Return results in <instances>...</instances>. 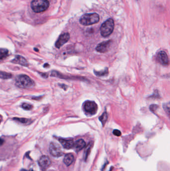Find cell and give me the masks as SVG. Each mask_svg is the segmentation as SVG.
Instances as JSON below:
<instances>
[{"label":"cell","instance_id":"cell-1","mask_svg":"<svg viewBox=\"0 0 170 171\" xmlns=\"http://www.w3.org/2000/svg\"><path fill=\"white\" fill-rule=\"evenodd\" d=\"M16 84L22 89H32L35 86V83L31 78L26 75H20L16 79Z\"/></svg>","mask_w":170,"mask_h":171},{"label":"cell","instance_id":"cell-2","mask_svg":"<svg viewBox=\"0 0 170 171\" xmlns=\"http://www.w3.org/2000/svg\"><path fill=\"white\" fill-rule=\"evenodd\" d=\"M100 20L97 13H89L83 15L80 19V23L83 26H89L98 23Z\"/></svg>","mask_w":170,"mask_h":171},{"label":"cell","instance_id":"cell-3","mask_svg":"<svg viewBox=\"0 0 170 171\" xmlns=\"http://www.w3.org/2000/svg\"><path fill=\"white\" fill-rule=\"evenodd\" d=\"M49 3L47 0H32L31 3L32 10L37 13L44 12L49 8Z\"/></svg>","mask_w":170,"mask_h":171},{"label":"cell","instance_id":"cell-4","mask_svg":"<svg viewBox=\"0 0 170 171\" xmlns=\"http://www.w3.org/2000/svg\"><path fill=\"white\" fill-rule=\"evenodd\" d=\"M114 29V22L112 19H109L101 26L100 33L102 37H107L112 34Z\"/></svg>","mask_w":170,"mask_h":171},{"label":"cell","instance_id":"cell-5","mask_svg":"<svg viewBox=\"0 0 170 171\" xmlns=\"http://www.w3.org/2000/svg\"><path fill=\"white\" fill-rule=\"evenodd\" d=\"M83 108L85 113L90 115H95L98 110V106L95 102L89 101L84 103Z\"/></svg>","mask_w":170,"mask_h":171},{"label":"cell","instance_id":"cell-6","mask_svg":"<svg viewBox=\"0 0 170 171\" xmlns=\"http://www.w3.org/2000/svg\"><path fill=\"white\" fill-rule=\"evenodd\" d=\"M49 150L52 156L55 157H60L63 155V152L60 146L54 142H52L49 145Z\"/></svg>","mask_w":170,"mask_h":171},{"label":"cell","instance_id":"cell-7","mask_svg":"<svg viewBox=\"0 0 170 171\" xmlns=\"http://www.w3.org/2000/svg\"><path fill=\"white\" fill-rule=\"evenodd\" d=\"M38 163L42 170L44 171L45 170L47 169V168H49L51 164V161L49 157L47 156H42L39 159Z\"/></svg>","mask_w":170,"mask_h":171},{"label":"cell","instance_id":"cell-8","mask_svg":"<svg viewBox=\"0 0 170 171\" xmlns=\"http://www.w3.org/2000/svg\"><path fill=\"white\" fill-rule=\"evenodd\" d=\"M70 39V34L67 33L62 34L57 40L55 43V47H57V48H60V47H62L63 45H65L66 43L68 42Z\"/></svg>","mask_w":170,"mask_h":171},{"label":"cell","instance_id":"cell-9","mask_svg":"<svg viewBox=\"0 0 170 171\" xmlns=\"http://www.w3.org/2000/svg\"><path fill=\"white\" fill-rule=\"evenodd\" d=\"M111 43L112 41L110 40L102 42L97 45V47L96 48V50L97 52L100 53H105L108 50Z\"/></svg>","mask_w":170,"mask_h":171},{"label":"cell","instance_id":"cell-10","mask_svg":"<svg viewBox=\"0 0 170 171\" xmlns=\"http://www.w3.org/2000/svg\"><path fill=\"white\" fill-rule=\"evenodd\" d=\"M158 59L159 63L164 66H168L169 64V59L167 53L165 51H161L158 54Z\"/></svg>","mask_w":170,"mask_h":171},{"label":"cell","instance_id":"cell-11","mask_svg":"<svg viewBox=\"0 0 170 171\" xmlns=\"http://www.w3.org/2000/svg\"><path fill=\"white\" fill-rule=\"evenodd\" d=\"M11 62L16 64L21 65L22 66L27 67L29 65V63L28 61L24 58V57L19 56V55H16L14 59Z\"/></svg>","mask_w":170,"mask_h":171},{"label":"cell","instance_id":"cell-12","mask_svg":"<svg viewBox=\"0 0 170 171\" xmlns=\"http://www.w3.org/2000/svg\"><path fill=\"white\" fill-rule=\"evenodd\" d=\"M59 141L63 146V148L66 149H70L74 147L75 143L72 140H66V139H60Z\"/></svg>","mask_w":170,"mask_h":171},{"label":"cell","instance_id":"cell-13","mask_svg":"<svg viewBox=\"0 0 170 171\" xmlns=\"http://www.w3.org/2000/svg\"><path fill=\"white\" fill-rule=\"evenodd\" d=\"M85 145L86 144L85 141L83 139H80L76 141L74 145V147L76 152H78L84 148V147H85Z\"/></svg>","mask_w":170,"mask_h":171},{"label":"cell","instance_id":"cell-14","mask_svg":"<svg viewBox=\"0 0 170 171\" xmlns=\"http://www.w3.org/2000/svg\"><path fill=\"white\" fill-rule=\"evenodd\" d=\"M74 160H75V158L72 154H67V155H65L64 157L63 162L66 166H69L72 163H73Z\"/></svg>","mask_w":170,"mask_h":171},{"label":"cell","instance_id":"cell-15","mask_svg":"<svg viewBox=\"0 0 170 171\" xmlns=\"http://www.w3.org/2000/svg\"><path fill=\"white\" fill-rule=\"evenodd\" d=\"M9 51L5 49H0V61L4 60L8 56Z\"/></svg>","mask_w":170,"mask_h":171},{"label":"cell","instance_id":"cell-16","mask_svg":"<svg viewBox=\"0 0 170 171\" xmlns=\"http://www.w3.org/2000/svg\"><path fill=\"white\" fill-rule=\"evenodd\" d=\"M11 77H12V75L11 73L0 71V78L1 79L4 80L9 79L11 78Z\"/></svg>","mask_w":170,"mask_h":171},{"label":"cell","instance_id":"cell-17","mask_svg":"<svg viewBox=\"0 0 170 171\" xmlns=\"http://www.w3.org/2000/svg\"><path fill=\"white\" fill-rule=\"evenodd\" d=\"M13 120L17 122L23 124H29V122H31L30 120L26 119V118H14Z\"/></svg>","mask_w":170,"mask_h":171},{"label":"cell","instance_id":"cell-18","mask_svg":"<svg viewBox=\"0 0 170 171\" xmlns=\"http://www.w3.org/2000/svg\"><path fill=\"white\" fill-rule=\"evenodd\" d=\"M94 73L96 76L102 77V76H105L106 75L108 74V70L107 68H105V69L101 71H96L95 70H94Z\"/></svg>","mask_w":170,"mask_h":171},{"label":"cell","instance_id":"cell-19","mask_svg":"<svg viewBox=\"0 0 170 171\" xmlns=\"http://www.w3.org/2000/svg\"><path fill=\"white\" fill-rule=\"evenodd\" d=\"M107 119H108V115L106 112H104V113L99 117V120L101 122L103 126H104L105 123L107 122Z\"/></svg>","mask_w":170,"mask_h":171},{"label":"cell","instance_id":"cell-20","mask_svg":"<svg viewBox=\"0 0 170 171\" xmlns=\"http://www.w3.org/2000/svg\"><path fill=\"white\" fill-rule=\"evenodd\" d=\"M93 146V142H90L89 143L88 145L87 146V147H86V150H85V160L87 159L88 158V156L89 155V153H90V152L91 149L92 148Z\"/></svg>","mask_w":170,"mask_h":171},{"label":"cell","instance_id":"cell-21","mask_svg":"<svg viewBox=\"0 0 170 171\" xmlns=\"http://www.w3.org/2000/svg\"><path fill=\"white\" fill-rule=\"evenodd\" d=\"M22 107V108L26 110H31L32 108V107H33L32 105L27 103L23 104Z\"/></svg>","mask_w":170,"mask_h":171},{"label":"cell","instance_id":"cell-22","mask_svg":"<svg viewBox=\"0 0 170 171\" xmlns=\"http://www.w3.org/2000/svg\"><path fill=\"white\" fill-rule=\"evenodd\" d=\"M169 103H166L164 105V108L165 110V111L167 112L168 114H169L170 113V109H169Z\"/></svg>","mask_w":170,"mask_h":171},{"label":"cell","instance_id":"cell-23","mask_svg":"<svg viewBox=\"0 0 170 171\" xmlns=\"http://www.w3.org/2000/svg\"><path fill=\"white\" fill-rule=\"evenodd\" d=\"M158 108V106L157 105H152L150 107V109L151 110V111L153 112H155L157 110Z\"/></svg>","mask_w":170,"mask_h":171},{"label":"cell","instance_id":"cell-24","mask_svg":"<svg viewBox=\"0 0 170 171\" xmlns=\"http://www.w3.org/2000/svg\"><path fill=\"white\" fill-rule=\"evenodd\" d=\"M113 134L115 136H117V137H119V136L121 135V133L118 130H114L113 131Z\"/></svg>","mask_w":170,"mask_h":171},{"label":"cell","instance_id":"cell-25","mask_svg":"<svg viewBox=\"0 0 170 171\" xmlns=\"http://www.w3.org/2000/svg\"><path fill=\"white\" fill-rule=\"evenodd\" d=\"M41 75H42L43 77L44 78H47V77H48L47 74H41Z\"/></svg>","mask_w":170,"mask_h":171},{"label":"cell","instance_id":"cell-26","mask_svg":"<svg viewBox=\"0 0 170 171\" xmlns=\"http://www.w3.org/2000/svg\"><path fill=\"white\" fill-rule=\"evenodd\" d=\"M3 143V141L2 139H0V144H2Z\"/></svg>","mask_w":170,"mask_h":171},{"label":"cell","instance_id":"cell-27","mask_svg":"<svg viewBox=\"0 0 170 171\" xmlns=\"http://www.w3.org/2000/svg\"><path fill=\"white\" fill-rule=\"evenodd\" d=\"M0 123H1V120H0Z\"/></svg>","mask_w":170,"mask_h":171}]
</instances>
